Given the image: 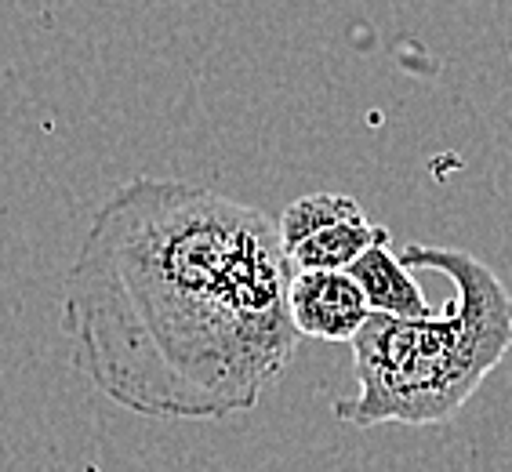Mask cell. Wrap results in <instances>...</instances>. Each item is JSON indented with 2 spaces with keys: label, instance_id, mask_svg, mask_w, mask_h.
Returning <instances> with one entry per match:
<instances>
[{
  "label": "cell",
  "instance_id": "6da1fadb",
  "mask_svg": "<svg viewBox=\"0 0 512 472\" xmlns=\"http://www.w3.org/2000/svg\"><path fill=\"white\" fill-rule=\"evenodd\" d=\"M291 276L266 211L189 178H131L95 211L69 266L73 367L142 418L247 414L302 342Z\"/></svg>",
  "mask_w": 512,
  "mask_h": 472
},
{
  "label": "cell",
  "instance_id": "7a4b0ae2",
  "mask_svg": "<svg viewBox=\"0 0 512 472\" xmlns=\"http://www.w3.org/2000/svg\"><path fill=\"white\" fill-rule=\"evenodd\" d=\"M400 262L447 276L454 295L440 316L371 313L356 331V396L338 400L335 414L360 429L451 422L512 349V291L483 258L407 244Z\"/></svg>",
  "mask_w": 512,
  "mask_h": 472
},
{
  "label": "cell",
  "instance_id": "3957f363",
  "mask_svg": "<svg viewBox=\"0 0 512 472\" xmlns=\"http://www.w3.org/2000/svg\"><path fill=\"white\" fill-rule=\"evenodd\" d=\"M287 313L302 338L353 342L371 320V302L349 273L338 269H295L287 291Z\"/></svg>",
  "mask_w": 512,
  "mask_h": 472
},
{
  "label": "cell",
  "instance_id": "277c9868",
  "mask_svg": "<svg viewBox=\"0 0 512 472\" xmlns=\"http://www.w3.org/2000/svg\"><path fill=\"white\" fill-rule=\"evenodd\" d=\"M345 273L353 276L356 287L364 291V298L371 302V313L407 316V320L433 316V309L425 302V291L418 287L411 269L400 262V255L393 251L389 240H382V244H375L371 251H364Z\"/></svg>",
  "mask_w": 512,
  "mask_h": 472
},
{
  "label": "cell",
  "instance_id": "5b68a950",
  "mask_svg": "<svg viewBox=\"0 0 512 472\" xmlns=\"http://www.w3.org/2000/svg\"><path fill=\"white\" fill-rule=\"evenodd\" d=\"M382 240H389V229L375 226L364 211H356V215L302 240L295 251H287V258L295 269H338V273H345L356 258L371 251L375 244H382Z\"/></svg>",
  "mask_w": 512,
  "mask_h": 472
},
{
  "label": "cell",
  "instance_id": "8992f818",
  "mask_svg": "<svg viewBox=\"0 0 512 472\" xmlns=\"http://www.w3.org/2000/svg\"><path fill=\"white\" fill-rule=\"evenodd\" d=\"M356 211H364V207L356 204L353 197H345V193H309V197L291 200L284 207V215L276 218L284 251H295L302 240H309V236L327 226H335L342 218L356 215Z\"/></svg>",
  "mask_w": 512,
  "mask_h": 472
}]
</instances>
